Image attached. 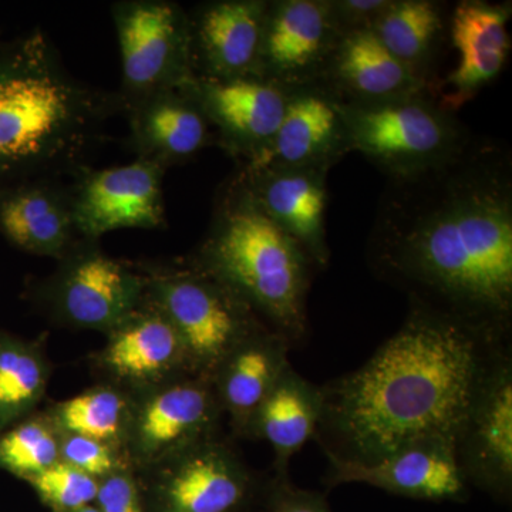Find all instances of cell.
<instances>
[{
    "instance_id": "obj_1",
    "label": "cell",
    "mask_w": 512,
    "mask_h": 512,
    "mask_svg": "<svg viewBox=\"0 0 512 512\" xmlns=\"http://www.w3.org/2000/svg\"><path fill=\"white\" fill-rule=\"evenodd\" d=\"M370 271L409 306L498 340L512 333V156L471 136L443 163L387 178L367 239Z\"/></svg>"
},
{
    "instance_id": "obj_2",
    "label": "cell",
    "mask_w": 512,
    "mask_h": 512,
    "mask_svg": "<svg viewBox=\"0 0 512 512\" xmlns=\"http://www.w3.org/2000/svg\"><path fill=\"white\" fill-rule=\"evenodd\" d=\"M507 343L409 306L365 365L320 386L315 440L326 458L355 464L423 444L454 447L485 367Z\"/></svg>"
},
{
    "instance_id": "obj_3",
    "label": "cell",
    "mask_w": 512,
    "mask_h": 512,
    "mask_svg": "<svg viewBox=\"0 0 512 512\" xmlns=\"http://www.w3.org/2000/svg\"><path fill=\"white\" fill-rule=\"evenodd\" d=\"M120 113L119 94L74 77L42 29L0 43V191L72 177Z\"/></svg>"
},
{
    "instance_id": "obj_4",
    "label": "cell",
    "mask_w": 512,
    "mask_h": 512,
    "mask_svg": "<svg viewBox=\"0 0 512 512\" xmlns=\"http://www.w3.org/2000/svg\"><path fill=\"white\" fill-rule=\"evenodd\" d=\"M251 306L292 348L308 338L311 259L259 207L235 171L218 188L210 227L191 254Z\"/></svg>"
},
{
    "instance_id": "obj_5",
    "label": "cell",
    "mask_w": 512,
    "mask_h": 512,
    "mask_svg": "<svg viewBox=\"0 0 512 512\" xmlns=\"http://www.w3.org/2000/svg\"><path fill=\"white\" fill-rule=\"evenodd\" d=\"M137 264L146 278L147 298L173 323L194 375L212 379L232 350L268 326L191 255Z\"/></svg>"
},
{
    "instance_id": "obj_6",
    "label": "cell",
    "mask_w": 512,
    "mask_h": 512,
    "mask_svg": "<svg viewBox=\"0 0 512 512\" xmlns=\"http://www.w3.org/2000/svg\"><path fill=\"white\" fill-rule=\"evenodd\" d=\"M350 153L359 151L387 178L421 173L453 157L473 133L433 92L380 103H342Z\"/></svg>"
},
{
    "instance_id": "obj_7",
    "label": "cell",
    "mask_w": 512,
    "mask_h": 512,
    "mask_svg": "<svg viewBox=\"0 0 512 512\" xmlns=\"http://www.w3.org/2000/svg\"><path fill=\"white\" fill-rule=\"evenodd\" d=\"M146 512H251L268 476L245 463L220 433L136 471Z\"/></svg>"
},
{
    "instance_id": "obj_8",
    "label": "cell",
    "mask_w": 512,
    "mask_h": 512,
    "mask_svg": "<svg viewBox=\"0 0 512 512\" xmlns=\"http://www.w3.org/2000/svg\"><path fill=\"white\" fill-rule=\"evenodd\" d=\"M146 296L138 264L107 255L99 239L79 238L57 259L52 275L37 286L35 298L60 328L96 330L106 335Z\"/></svg>"
},
{
    "instance_id": "obj_9",
    "label": "cell",
    "mask_w": 512,
    "mask_h": 512,
    "mask_svg": "<svg viewBox=\"0 0 512 512\" xmlns=\"http://www.w3.org/2000/svg\"><path fill=\"white\" fill-rule=\"evenodd\" d=\"M121 59L123 111L153 94L180 89L194 76L188 10L173 0L111 5Z\"/></svg>"
},
{
    "instance_id": "obj_10",
    "label": "cell",
    "mask_w": 512,
    "mask_h": 512,
    "mask_svg": "<svg viewBox=\"0 0 512 512\" xmlns=\"http://www.w3.org/2000/svg\"><path fill=\"white\" fill-rule=\"evenodd\" d=\"M211 379L185 373L133 394L123 454L134 471L222 433Z\"/></svg>"
},
{
    "instance_id": "obj_11",
    "label": "cell",
    "mask_w": 512,
    "mask_h": 512,
    "mask_svg": "<svg viewBox=\"0 0 512 512\" xmlns=\"http://www.w3.org/2000/svg\"><path fill=\"white\" fill-rule=\"evenodd\" d=\"M511 349L507 343L491 357L454 443L468 487L504 504L512 498Z\"/></svg>"
},
{
    "instance_id": "obj_12",
    "label": "cell",
    "mask_w": 512,
    "mask_h": 512,
    "mask_svg": "<svg viewBox=\"0 0 512 512\" xmlns=\"http://www.w3.org/2000/svg\"><path fill=\"white\" fill-rule=\"evenodd\" d=\"M165 171L140 158L101 170L84 165L76 171L67 187L80 237L100 241L117 229L167 227Z\"/></svg>"
},
{
    "instance_id": "obj_13",
    "label": "cell",
    "mask_w": 512,
    "mask_h": 512,
    "mask_svg": "<svg viewBox=\"0 0 512 512\" xmlns=\"http://www.w3.org/2000/svg\"><path fill=\"white\" fill-rule=\"evenodd\" d=\"M181 89L210 121L215 144L239 165L264 154L291 97V90L259 77L212 80L192 76Z\"/></svg>"
},
{
    "instance_id": "obj_14",
    "label": "cell",
    "mask_w": 512,
    "mask_h": 512,
    "mask_svg": "<svg viewBox=\"0 0 512 512\" xmlns=\"http://www.w3.org/2000/svg\"><path fill=\"white\" fill-rule=\"evenodd\" d=\"M342 35L329 0H269L259 79L288 90L318 84Z\"/></svg>"
},
{
    "instance_id": "obj_15",
    "label": "cell",
    "mask_w": 512,
    "mask_h": 512,
    "mask_svg": "<svg viewBox=\"0 0 512 512\" xmlns=\"http://www.w3.org/2000/svg\"><path fill=\"white\" fill-rule=\"evenodd\" d=\"M106 336V345L93 357L103 383L138 394L191 373L183 340L147 296Z\"/></svg>"
},
{
    "instance_id": "obj_16",
    "label": "cell",
    "mask_w": 512,
    "mask_h": 512,
    "mask_svg": "<svg viewBox=\"0 0 512 512\" xmlns=\"http://www.w3.org/2000/svg\"><path fill=\"white\" fill-rule=\"evenodd\" d=\"M269 0H211L188 10L194 76L258 77Z\"/></svg>"
},
{
    "instance_id": "obj_17",
    "label": "cell",
    "mask_w": 512,
    "mask_h": 512,
    "mask_svg": "<svg viewBox=\"0 0 512 512\" xmlns=\"http://www.w3.org/2000/svg\"><path fill=\"white\" fill-rule=\"evenodd\" d=\"M325 484H366L386 493L431 503H464L470 487L457 466L454 447L423 444L372 464L328 458Z\"/></svg>"
},
{
    "instance_id": "obj_18",
    "label": "cell",
    "mask_w": 512,
    "mask_h": 512,
    "mask_svg": "<svg viewBox=\"0 0 512 512\" xmlns=\"http://www.w3.org/2000/svg\"><path fill=\"white\" fill-rule=\"evenodd\" d=\"M350 153L338 100L319 84L291 90L284 120L264 154L248 168H292L329 173Z\"/></svg>"
},
{
    "instance_id": "obj_19",
    "label": "cell",
    "mask_w": 512,
    "mask_h": 512,
    "mask_svg": "<svg viewBox=\"0 0 512 512\" xmlns=\"http://www.w3.org/2000/svg\"><path fill=\"white\" fill-rule=\"evenodd\" d=\"M261 210L298 242L316 271L328 268V173L292 168H237Z\"/></svg>"
},
{
    "instance_id": "obj_20",
    "label": "cell",
    "mask_w": 512,
    "mask_h": 512,
    "mask_svg": "<svg viewBox=\"0 0 512 512\" xmlns=\"http://www.w3.org/2000/svg\"><path fill=\"white\" fill-rule=\"evenodd\" d=\"M511 15L510 2L487 0H461L450 10L448 36L458 60L444 82L450 92L440 99L448 109L474 99L503 72L511 53Z\"/></svg>"
},
{
    "instance_id": "obj_21",
    "label": "cell",
    "mask_w": 512,
    "mask_h": 512,
    "mask_svg": "<svg viewBox=\"0 0 512 512\" xmlns=\"http://www.w3.org/2000/svg\"><path fill=\"white\" fill-rule=\"evenodd\" d=\"M292 345L274 329L259 330L232 350L211 382L232 436L252 440L255 420L289 362Z\"/></svg>"
},
{
    "instance_id": "obj_22",
    "label": "cell",
    "mask_w": 512,
    "mask_h": 512,
    "mask_svg": "<svg viewBox=\"0 0 512 512\" xmlns=\"http://www.w3.org/2000/svg\"><path fill=\"white\" fill-rule=\"evenodd\" d=\"M123 114L130 131L128 146L136 158L164 170L188 163L215 144L210 121L181 87L137 101Z\"/></svg>"
},
{
    "instance_id": "obj_23",
    "label": "cell",
    "mask_w": 512,
    "mask_h": 512,
    "mask_svg": "<svg viewBox=\"0 0 512 512\" xmlns=\"http://www.w3.org/2000/svg\"><path fill=\"white\" fill-rule=\"evenodd\" d=\"M318 84L342 103H380L434 93L383 46L372 29L340 37Z\"/></svg>"
},
{
    "instance_id": "obj_24",
    "label": "cell",
    "mask_w": 512,
    "mask_h": 512,
    "mask_svg": "<svg viewBox=\"0 0 512 512\" xmlns=\"http://www.w3.org/2000/svg\"><path fill=\"white\" fill-rule=\"evenodd\" d=\"M0 234L20 251L62 258L82 238L67 184L43 178L0 191Z\"/></svg>"
},
{
    "instance_id": "obj_25",
    "label": "cell",
    "mask_w": 512,
    "mask_h": 512,
    "mask_svg": "<svg viewBox=\"0 0 512 512\" xmlns=\"http://www.w3.org/2000/svg\"><path fill=\"white\" fill-rule=\"evenodd\" d=\"M322 416V390L289 365L266 397L255 420L252 440L274 451L275 476H291L292 458L315 440Z\"/></svg>"
},
{
    "instance_id": "obj_26",
    "label": "cell",
    "mask_w": 512,
    "mask_h": 512,
    "mask_svg": "<svg viewBox=\"0 0 512 512\" xmlns=\"http://www.w3.org/2000/svg\"><path fill=\"white\" fill-rule=\"evenodd\" d=\"M448 19L447 3L393 0L372 30L400 63L434 90L437 64L448 35Z\"/></svg>"
},
{
    "instance_id": "obj_27",
    "label": "cell",
    "mask_w": 512,
    "mask_h": 512,
    "mask_svg": "<svg viewBox=\"0 0 512 512\" xmlns=\"http://www.w3.org/2000/svg\"><path fill=\"white\" fill-rule=\"evenodd\" d=\"M50 375L42 343L0 333V433L37 412Z\"/></svg>"
},
{
    "instance_id": "obj_28",
    "label": "cell",
    "mask_w": 512,
    "mask_h": 512,
    "mask_svg": "<svg viewBox=\"0 0 512 512\" xmlns=\"http://www.w3.org/2000/svg\"><path fill=\"white\" fill-rule=\"evenodd\" d=\"M133 394L103 383L45 410L62 434H76L103 441L123 451Z\"/></svg>"
},
{
    "instance_id": "obj_29",
    "label": "cell",
    "mask_w": 512,
    "mask_h": 512,
    "mask_svg": "<svg viewBox=\"0 0 512 512\" xmlns=\"http://www.w3.org/2000/svg\"><path fill=\"white\" fill-rule=\"evenodd\" d=\"M60 440L45 410H37L0 433V468L26 481L59 463Z\"/></svg>"
},
{
    "instance_id": "obj_30",
    "label": "cell",
    "mask_w": 512,
    "mask_h": 512,
    "mask_svg": "<svg viewBox=\"0 0 512 512\" xmlns=\"http://www.w3.org/2000/svg\"><path fill=\"white\" fill-rule=\"evenodd\" d=\"M37 497L52 512L79 510L94 504L99 480L59 461L42 473L28 478Z\"/></svg>"
},
{
    "instance_id": "obj_31",
    "label": "cell",
    "mask_w": 512,
    "mask_h": 512,
    "mask_svg": "<svg viewBox=\"0 0 512 512\" xmlns=\"http://www.w3.org/2000/svg\"><path fill=\"white\" fill-rule=\"evenodd\" d=\"M60 461L96 480L128 466L120 448L76 434H62Z\"/></svg>"
},
{
    "instance_id": "obj_32",
    "label": "cell",
    "mask_w": 512,
    "mask_h": 512,
    "mask_svg": "<svg viewBox=\"0 0 512 512\" xmlns=\"http://www.w3.org/2000/svg\"><path fill=\"white\" fill-rule=\"evenodd\" d=\"M259 512H332L325 495L298 487L291 476L266 478Z\"/></svg>"
},
{
    "instance_id": "obj_33",
    "label": "cell",
    "mask_w": 512,
    "mask_h": 512,
    "mask_svg": "<svg viewBox=\"0 0 512 512\" xmlns=\"http://www.w3.org/2000/svg\"><path fill=\"white\" fill-rule=\"evenodd\" d=\"M94 505L101 512H146L136 471L124 466L100 478Z\"/></svg>"
},
{
    "instance_id": "obj_34",
    "label": "cell",
    "mask_w": 512,
    "mask_h": 512,
    "mask_svg": "<svg viewBox=\"0 0 512 512\" xmlns=\"http://www.w3.org/2000/svg\"><path fill=\"white\" fill-rule=\"evenodd\" d=\"M333 18L340 32L372 29L376 20L392 5L393 0H329Z\"/></svg>"
},
{
    "instance_id": "obj_35",
    "label": "cell",
    "mask_w": 512,
    "mask_h": 512,
    "mask_svg": "<svg viewBox=\"0 0 512 512\" xmlns=\"http://www.w3.org/2000/svg\"><path fill=\"white\" fill-rule=\"evenodd\" d=\"M66 512H101L96 505H87V507L79 508V510L66 511Z\"/></svg>"
},
{
    "instance_id": "obj_36",
    "label": "cell",
    "mask_w": 512,
    "mask_h": 512,
    "mask_svg": "<svg viewBox=\"0 0 512 512\" xmlns=\"http://www.w3.org/2000/svg\"><path fill=\"white\" fill-rule=\"evenodd\" d=\"M259 507H261V505H259ZM251 512H259V508H256L255 511H251Z\"/></svg>"
}]
</instances>
